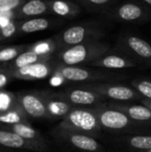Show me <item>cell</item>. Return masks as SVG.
Here are the masks:
<instances>
[{
    "mask_svg": "<svg viewBox=\"0 0 151 152\" xmlns=\"http://www.w3.org/2000/svg\"><path fill=\"white\" fill-rule=\"evenodd\" d=\"M99 118L102 130L117 134H134L147 130V126L140 124L125 113L112 109L106 102L92 107Z\"/></svg>",
    "mask_w": 151,
    "mask_h": 152,
    "instance_id": "6da1fadb",
    "label": "cell"
},
{
    "mask_svg": "<svg viewBox=\"0 0 151 152\" xmlns=\"http://www.w3.org/2000/svg\"><path fill=\"white\" fill-rule=\"evenodd\" d=\"M109 52V45L101 41H93L58 51L55 61L59 64L66 66H84L89 65Z\"/></svg>",
    "mask_w": 151,
    "mask_h": 152,
    "instance_id": "7a4b0ae2",
    "label": "cell"
},
{
    "mask_svg": "<svg viewBox=\"0 0 151 152\" xmlns=\"http://www.w3.org/2000/svg\"><path fill=\"white\" fill-rule=\"evenodd\" d=\"M56 126L93 137L98 136L102 130L97 114L92 107H75Z\"/></svg>",
    "mask_w": 151,
    "mask_h": 152,
    "instance_id": "3957f363",
    "label": "cell"
},
{
    "mask_svg": "<svg viewBox=\"0 0 151 152\" xmlns=\"http://www.w3.org/2000/svg\"><path fill=\"white\" fill-rule=\"evenodd\" d=\"M53 76L68 82L86 84L103 83V81L114 80L119 77L114 72L106 71L102 69H94L84 66H66L59 64L57 61Z\"/></svg>",
    "mask_w": 151,
    "mask_h": 152,
    "instance_id": "277c9868",
    "label": "cell"
},
{
    "mask_svg": "<svg viewBox=\"0 0 151 152\" xmlns=\"http://www.w3.org/2000/svg\"><path fill=\"white\" fill-rule=\"evenodd\" d=\"M103 36L102 31L93 26L89 25H75L71 26L59 35L53 37L58 51L80 45L83 43L99 41V39Z\"/></svg>",
    "mask_w": 151,
    "mask_h": 152,
    "instance_id": "5b68a950",
    "label": "cell"
},
{
    "mask_svg": "<svg viewBox=\"0 0 151 152\" xmlns=\"http://www.w3.org/2000/svg\"><path fill=\"white\" fill-rule=\"evenodd\" d=\"M51 134L53 137L69 147H72L77 151L85 152H104L105 149L101 143H100L95 137L75 132L67 129H62L55 126Z\"/></svg>",
    "mask_w": 151,
    "mask_h": 152,
    "instance_id": "8992f818",
    "label": "cell"
},
{
    "mask_svg": "<svg viewBox=\"0 0 151 152\" xmlns=\"http://www.w3.org/2000/svg\"><path fill=\"white\" fill-rule=\"evenodd\" d=\"M84 86L99 94L102 95L106 99H109L112 102H130L135 101H141L142 96L131 86H125L120 84L110 83H94V84H84Z\"/></svg>",
    "mask_w": 151,
    "mask_h": 152,
    "instance_id": "52a82bcc",
    "label": "cell"
},
{
    "mask_svg": "<svg viewBox=\"0 0 151 152\" xmlns=\"http://www.w3.org/2000/svg\"><path fill=\"white\" fill-rule=\"evenodd\" d=\"M117 46L137 64L151 66V45L146 40L136 36H125L118 41Z\"/></svg>",
    "mask_w": 151,
    "mask_h": 152,
    "instance_id": "ba28073f",
    "label": "cell"
},
{
    "mask_svg": "<svg viewBox=\"0 0 151 152\" xmlns=\"http://www.w3.org/2000/svg\"><path fill=\"white\" fill-rule=\"evenodd\" d=\"M16 94L18 104L28 118L51 119L40 91L21 92L17 93Z\"/></svg>",
    "mask_w": 151,
    "mask_h": 152,
    "instance_id": "9c48e42d",
    "label": "cell"
},
{
    "mask_svg": "<svg viewBox=\"0 0 151 152\" xmlns=\"http://www.w3.org/2000/svg\"><path fill=\"white\" fill-rule=\"evenodd\" d=\"M59 93L68 102L76 107H94L106 101L105 97L84 85L71 86Z\"/></svg>",
    "mask_w": 151,
    "mask_h": 152,
    "instance_id": "30bf717a",
    "label": "cell"
},
{
    "mask_svg": "<svg viewBox=\"0 0 151 152\" xmlns=\"http://www.w3.org/2000/svg\"><path fill=\"white\" fill-rule=\"evenodd\" d=\"M56 66V61L52 60L49 61H42L31 64L15 70L11 71L14 79L34 81L47 78L53 76Z\"/></svg>",
    "mask_w": 151,
    "mask_h": 152,
    "instance_id": "8fae6325",
    "label": "cell"
},
{
    "mask_svg": "<svg viewBox=\"0 0 151 152\" xmlns=\"http://www.w3.org/2000/svg\"><path fill=\"white\" fill-rule=\"evenodd\" d=\"M51 119H63L76 106L68 102L60 93L50 90L40 91Z\"/></svg>",
    "mask_w": 151,
    "mask_h": 152,
    "instance_id": "7c38bea8",
    "label": "cell"
},
{
    "mask_svg": "<svg viewBox=\"0 0 151 152\" xmlns=\"http://www.w3.org/2000/svg\"><path fill=\"white\" fill-rule=\"evenodd\" d=\"M88 66L102 69H124L136 67L137 62L124 53H107L92 61Z\"/></svg>",
    "mask_w": 151,
    "mask_h": 152,
    "instance_id": "4fadbf2b",
    "label": "cell"
},
{
    "mask_svg": "<svg viewBox=\"0 0 151 152\" xmlns=\"http://www.w3.org/2000/svg\"><path fill=\"white\" fill-rule=\"evenodd\" d=\"M0 128L12 131L30 143L37 146L43 152L48 150V143L45 138L41 134L39 131L35 129L29 123H21L15 125H2L0 124Z\"/></svg>",
    "mask_w": 151,
    "mask_h": 152,
    "instance_id": "5bb4252c",
    "label": "cell"
},
{
    "mask_svg": "<svg viewBox=\"0 0 151 152\" xmlns=\"http://www.w3.org/2000/svg\"><path fill=\"white\" fill-rule=\"evenodd\" d=\"M107 104L112 109H116L125 113L129 118L140 124L146 126L151 125V110L142 103L133 104L130 102H111Z\"/></svg>",
    "mask_w": 151,
    "mask_h": 152,
    "instance_id": "9a60e30c",
    "label": "cell"
},
{
    "mask_svg": "<svg viewBox=\"0 0 151 152\" xmlns=\"http://www.w3.org/2000/svg\"><path fill=\"white\" fill-rule=\"evenodd\" d=\"M50 10L47 0H27L14 12L15 20H24L49 14Z\"/></svg>",
    "mask_w": 151,
    "mask_h": 152,
    "instance_id": "2e32d148",
    "label": "cell"
},
{
    "mask_svg": "<svg viewBox=\"0 0 151 152\" xmlns=\"http://www.w3.org/2000/svg\"><path fill=\"white\" fill-rule=\"evenodd\" d=\"M113 17L121 21H138L145 18L146 10L136 3H125L120 4L112 12Z\"/></svg>",
    "mask_w": 151,
    "mask_h": 152,
    "instance_id": "e0dca14e",
    "label": "cell"
},
{
    "mask_svg": "<svg viewBox=\"0 0 151 152\" xmlns=\"http://www.w3.org/2000/svg\"><path fill=\"white\" fill-rule=\"evenodd\" d=\"M0 146L9 149L27 150L36 152H43L40 148L26 141L17 134L0 128Z\"/></svg>",
    "mask_w": 151,
    "mask_h": 152,
    "instance_id": "ac0fdd59",
    "label": "cell"
},
{
    "mask_svg": "<svg viewBox=\"0 0 151 152\" xmlns=\"http://www.w3.org/2000/svg\"><path fill=\"white\" fill-rule=\"evenodd\" d=\"M53 60V56H44V55H39L30 50H26L22 53H20L18 57H16L12 61L9 62L8 64H5L4 66H1L3 68H5L9 69L10 71L35 64L37 62H42V61H49Z\"/></svg>",
    "mask_w": 151,
    "mask_h": 152,
    "instance_id": "d6986e66",
    "label": "cell"
},
{
    "mask_svg": "<svg viewBox=\"0 0 151 152\" xmlns=\"http://www.w3.org/2000/svg\"><path fill=\"white\" fill-rule=\"evenodd\" d=\"M50 13L62 18H74L80 12V7L69 0H47Z\"/></svg>",
    "mask_w": 151,
    "mask_h": 152,
    "instance_id": "ffe728a7",
    "label": "cell"
},
{
    "mask_svg": "<svg viewBox=\"0 0 151 152\" xmlns=\"http://www.w3.org/2000/svg\"><path fill=\"white\" fill-rule=\"evenodd\" d=\"M117 142L127 148L137 152L147 151L151 150V135L146 134H132L121 136Z\"/></svg>",
    "mask_w": 151,
    "mask_h": 152,
    "instance_id": "44dd1931",
    "label": "cell"
},
{
    "mask_svg": "<svg viewBox=\"0 0 151 152\" xmlns=\"http://www.w3.org/2000/svg\"><path fill=\"white\" fill-rule=\"evenodd\" d=\"M19 20L18 35H25L35 33L38 31H43L51 26V21L48 19L42 17H35Z\"/></svg>",
    "mask_w": 151,
    "mask_h": 152,
    "instance_id": "7402d4cb",
    "label": "cell"
},
{
    "mask_svg": "<svg viewBox=\"0 0 151 152\" xmlns=\"http://www.w3.org/2000/svg\"><path fill=\"white\" fill-rule=\"evenodd\" d=\"M28 48V45H0V67L12 61Z\"/></svg>",
    "mask_w": 151,
    "mask_h": 152,
    "instance_id": "603a6c76",
    "label": "cell"
},
{
    "mask_svg": "<svg viewBox=\"0 0 151 152\" xmlns=\"http://www.w3.org/2000/svg\"><path fill=\"white\" fill-rule=\"evenodd\" d=\"M28 49L44 56H53V54L58 52V47L53 38L44 39L28 45Z\"/></svg>",
    "mask_w": 151,
    "mask_h": 152,
    "instance_id": "cb8c5ba5",
    "label": "cell"
},
{
    "mask_svg": "<svg viewBox=\"0 0 151 152\" xmlns=\"http://www.w3.org/2000/svg\"><path fill=\"white\" fill-rule=\"evenodd\" d=\"M28 116L20 109V106L0 114V124L2 125H15L21 123H29Z\"/></svg>",
    "mask_w": 151,
    "mask_h": 152,
    "instance_id": "d4e9b609",
    "label": "cell"
},
{
    "mask_svg": "<svg viewBox=\"0 0 151 152\" xmlns=\"http://www.w3.org/2000/svg\"><path fill=\"white\" fill-rule=\"evenodd\" d=\"M17 94L7 91H0V114L18 107Z\"/></svg>",
    "mask_w": 151,
    "mask_h": 152,
    "instance_id": "484cf974",
    "label": "cell"
},
{
    "mask_svg": "<svg viewBox=\"0 0 151 152\" xmlns=\"http://www.w3.org/2000/svg\"><path fill=\"white\" fill-rule=\"evenodd\" d=\"M131 86L144 98L151 99V79L139 77L131 81Z\"/></svg>",
    "mask_w": 151,
    "mask_h": 152,
    "instance_id": "4316f807",
    "label": "cell"
},
{
    "mask_svg": "<svg viewBox=\"0 0 151 152\" xmlns=\"http://www.w3.org/2000/svg\"><path fill=\"white\" fill-rule=\"evenodd\" d=\"M19 28V20H12L8 22L6 25L0 28V44L10 40L14 36L18 35Z\"/></svg>",
    "mask_w": 151,
    "mask_h": 152,
    "instance_id": "83f0119b",
    "label": "cell"
},
{
    "mask_svg": "<svg viewBox=\"0 0 151 152\" xmlns=\"http://www.w3.org/2000/svg\"><path fill=\"white\" fill-rule=\"evenodd\" d=\"M27 0H0V12H15Z\"/></svg>",
    "mask_w": 151,
    "mask_h": 152,
    "instance_id": "f1b7e54d",
    "label": "cell"
},
{
    "mask_svg": "<svg viewBox=\"0 0 151 152\" xmlns=\"http://www.w3.org/2000/svg\"><path fill=\"white\" fill-rule=\"evenodd\" d=\"M14 78L9 69L0 67V91H4V88Z\"/></svg>",
    "mask_w": 151,
    "mask_h": 152,
    "instance_id": "f546056e",
    "label": "cell"
},
{
    "mask_svg": "<svg viewBox=\"0 0 151 152\" xmlns=\"http://www.w3.org/2000/svg\"><path fill=\"white\" fill-rule=\"evenodd\" d=\"M12 20H15L14 12H0V28Z\"/></svg>",
    "mask_w": 151,
    "mask_h": 152,
    "instance_id": "4dcf8cb0",
    "label": "cell"
},
{
    "mask_svg": "<svg viewBox=\"0 0 151 152\" xmlns=\"http://www.w3.org/2000/svg\"><path fill=\"white\" fill-rule=\"evenodd\" d=\"M82 4L88 6H103L108 4L112 0H78Z\"/></svg>",
    "mask_w": 151,
    "mask_h": 152,
    "instance_id": "1f68e13d",
    "label": "cell"
},
{
    "mask_svg": "<svg viewBox=\"0 0 151 152\" xmlns=\"http://www.w3.org/2000/svg\"><path fill=\"white\" fill-rule=\"evenodd\" d=\"M140 102L142 104H143L144 106H146L147 108H149L151 110V99H148V98H144L142 97L140 101Z\"/></svg>",
    "mask_w": 151,
    "mask_h": 152,
    "instance_id": "d6a6232c",
    "label": "cell"
},
{
    "mask_svg": "<svg viewBox=\"0 0 151 152\" xmlns=\"http://www.w3.org/2000/svg\"><path fill=\"white\" fill-rule=\"evenodd\" d=\"M142 1H143L144 3H146L149 5H151V0H142Z\"/></svg>",
    "mask_w": 151,
    "mask_h": 152,
    "instance_id": "836d02e7",
    "label": "cell"
},
{
    "mask_svg": "<svg viewBox=\"0 0 151 152\" xmlns=\"http://www.w3.org/2000/svg\"><path fill=\"white\" fill-rule=\"evenodd\" d=\"M140 152H151V150H150V151H140Z\"/></svg>",
    "mask_w": 151,
    "mask_h": 152,
    "instance_id": "e575fe53",
    "label": "cell"
}]
</instances>
